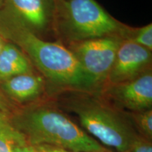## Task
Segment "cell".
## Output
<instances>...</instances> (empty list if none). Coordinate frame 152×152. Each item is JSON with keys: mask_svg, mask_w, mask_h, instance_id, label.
<instances>
[{"mask_svg": "<svg viewBox=\"0 0 152 152\" xmlns=\"http://www.w3.org/2000/svg\"><path fill=\"white\" fill-rule=\"evenodd\" d=\"M123 39L131 41L152 51V24L149 23L141 28L128 26Z\"/></svg>", "mask_w": 152, "mask_h": 152, "instance_id": "cell-13", "label": "cell"}, {"mask_svg": "<svg viewBox=\"0 0 152 152\" xmlns=\"http://www.w3.org/2000/svg\"><path fill=\"white\" fill-rule=\"evenodd\" d=\"M99 93L123 111L152 109V70L130 80L104 85Z\"/></svg>", "mask_w": 152, "mask_h": 152, "instance_id": "cell-6", "label": "cell"}, {"mask_svg": "<svg viewBox=\"0 0 152 152\" xmlns=\"http://www.w3.org/2000/svg\"><path fill=\"white\" fill-rule=\"evenodd\" d=\"M26 142L23 134L13 125L11 117L0 118V152H14L15 148Z\"/></svg>", "mask_w": 152, "mask_h": 152, "instance_id": "cell-11", "label": "cell"}, {"mask_svg": "<svg viewBox=\"0 0 152 152\" xmlns=\"http://www.w3.org/2000/svg\"><path fill=\"white\" fill-rule=\"evenodd\" d=\"M0 36L14 44L47 81V98L66 91L96 92L77 58L59 42L46 41L0 9Z\"/></svg>", "mask_w": 152, "mask_h": 152, "instance_id": "cell-1", "label": "cell"}, {"mask_svg": "<svg viewBox=\"0 0 152 152\" xmlns=\"http://www.w3.org/2000/svg\"><path fill=\"white\" fill-rule=\"evenodd\" d=\"M11 121L32 145L48 144L77 152L109 151L72 121L51 99L18 107Z\"/></svg>", "mask_w": 152, "mask_h": 152, "instance_id": "cell-2", "label": "cell"}, {"mask_svg": "<svg viewBox=\"0 0 152 152\" xmlns=\"http://www.w3.org/2000/svg\"><path fill=\"white\" fill-rule=\"evenodd\" d=\"M123 39L105 37L77 42L66 45L90 77L96 92L106 84Z\"/></svg>", "mask_w": 152, "mask_h": 152, "instance_id": "cell-5", "label": "cell"}, {"mask_svg": "<svg viewBox=\"0 0 152 152\" xmlns=\"http://www.w3.org/2000/svg\"><path fill=\"white\" fill-rule=\"evenodd\" d=\"M0 9L37 35L52 29L54 0H6Z\"/></svg>", "mask_w": 152, "mask_h": 152, "instance_id": "cell-8", "label": "cell"}, {"mask_svg": "<svg viewBox=\"0 0 152 152\" xmlns=\"http://www.w3.org/2000/svg\"><path fill=\"white\" fill-rule=\"evenodd\" d=\"M17 108L0 90V118L11 117Z\"/></svg>", "mask_w": 152, "mask_h": 152, "instance_id": "cell-15", "label": "cell"}, {"mask_svg": "<svg viewBox=\"0 0 152 152\" xmlns=\"http://www.w3.org/2000/svg\"><path fill=\"white\" fill-rule=\"evenodd\" d=\"M125 113L139 135L152 140V109Z\"/></svg>", "mask_w": 152, "mask_h": 152, "instance_id": "cell-12", "label": "cell"}, {"mask_svg": "<svg viewBox=\"0 0 152 152\" xmlns=\"http://www.w3.org/2000/svg\"><path fill=\"white\" fill-rule=\"evenodd\" d=\"M151 51L123 39L106 84H115L135 78L151 69Z\"/></svg>", "mask_w": 152, "mask_h": 152, "instance_id": "cell-7", "label": "cell"}, {"mask_svg": "<svg viewBox=\"0 0 152 152\" xmlns=\"http://www.w3.org/2000/svg\"><path fill=\"white\" fill-rule=\"evenodd\" d=\"M33 146H35L36 149L39 152H77L71 151V150L65 149V148L48 145V144H39V145Z\"/></svg>", "mask_w": 152, "mask_h": 152, "instance_id": "cell-16", "label": "cell"}, {"mask_svg": "<svg viewBox=\"0 0 152 152\" xmlns=\"http://www.w3.org/2000/svg\"><path fill=\"white\" fill-rule=\"evenodd\" d=\"M14 152H39L36 149L35 146L32 145L26 142V144H22V145L18 146L16 148H15Z\"/></svg>", "mask_w": 152, "mask_h": 152, "instance_id": "cell-17", "label": "cell"}, {"mask_svg": "<svg viewBox=\"0 0 152 152\" xmlns=\"http://www.w3.org/2000/svg\"><path fill=\"white\" fill-rule=\"evenodd\" d=\"M35 67L14 44L7 42L0 53V83L20 74L33 73Z\"/></svg>", "mask_w": 152, "mask_h": 152, "instance_id": "cell-10", "label": "cell"}, {"mask_svg": "<svg viewBox=\"0 0 152 152\" xmlns=\"http://www.w3.org/2000/svg\"><path fill=\"white\" fill-rule=\"evenodd\" d=\"M128 152H152V140H147L138 134Z\"/></svg>", "mask_w": 152, "mask_h": 152, "instance_id": "cell-14", "label": "cell"}, {"mask_svg": "<svg viewBox=\"0 0 152 152\" xmlns=\"http://www.w3.org/2000/svg\"><path fill=\"white\" fill-rule=\"evenodd\" d=\"M5 1L6 0H0V9L2 8L4 4Z\"/></svg>", "mask_w": 152, "mask_h": 152, "instance_id": "cell-19", "label": "cell"}, {"mask_svg": "<svg viewBox=\"0 0 152 152\" xmlns=\"http://www.w3.org/2000/svg\"><path fill=\"white\" fill-rule=\"evenodd\" d=\"M49 99L63 111L74 114L81 128L106 148L128 151L138 135L125 111L99 92L66 91Z\"/></svg>", "mask_w": 152, "mask_h": 152, "instance_id": "cell-3", "label": "cell"}, {"mask_svg": "<svg viewBox=\"0 0 152 152\" xmlns=\"http://www.w3.org/2000/svg\"><path fill=\"white\" fill-rule=\"evenodd\" d=\"M128 27L95 0H54L52 30L64 45L105 37L123 39Z\"/></svg>", "mask_w": 152, "mask_h": 152, "instance_id": "cell-4", "label": "cell"}, {"mask_svg": "<svg viewBox=\"0 0 152 152\" xmlns=\"http://www.w3.org/2000/svg\"><path fill=\"white\" fill-rule=\"evenodd\" d=\"M6 43V40L4 38L1 37V36H0V53H1V51H2V49L4 48V46Z\"/></svg>", "mask_w": 152, "mask_h": 152, "instance_id": "cell-18", "label": "cell"}, {"mask_svg": "<svg viewBox=\"0 0 152 152\" xmlns=\"http://www.w3.org/2000/svg\"><path fill=\"white\" fill-rule=\"evenodd\" d=\"M0 90L17 107L46 99L47 81L38 72L20 74L0 83Z\"/></svg>", "mask_w": 152, "mask_h": 152, "instance_id": "cell-9", "label": "cell"}, {"mask_svg": "<svg viewBox=\"0 0 152 152\" xmlns=\"http://www.w3.org/2000/svg\"><path fill=\"white\" fill-rule=\"evenodd\" d=\"M106 152H113V151H111V150H109V151H106ZM115 152H120V151H115ZM121 152H128V151H121Z\"/></svg>", "mask_w": 152, "mask_h": 152, "instance_id": "cell-20", "label": "cell"}]
</instances>
